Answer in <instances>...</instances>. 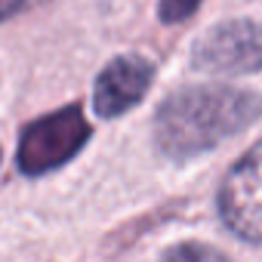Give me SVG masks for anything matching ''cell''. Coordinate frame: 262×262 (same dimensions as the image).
Segmentation results:
<instances>
[{
    "label": "cell",
    "mask_w": 262,
    "mask_h": 262,
    "mask_svg": "<svg viewBox=\"0 0 262 262\" xmlns=\"http://www.w3.org/2000/svg\"><path fill=\"white\" fill-rule=\"evenodd\" d=\"M262 111L253 93L231 86H188L173 93L158 111V145L170 158H194L247 129Z\"/></svg>",
    "instance_id": "obj_1"
},
{
    "label": "cell",
    "mask_w": 262,
    "mask_h": 262,
    "mask_svg": "<svg viewBox=\"0 0 262 262\" xmlns=\"http://www.w3.org/2000/svg\"><path fill=\"white\" fill-rule=\"evenodd\" d=\"M86 136H90V126H86L80 108H65V111H56V114L31 123L19 142L22 173L37 176V173L56 170L59 164H65L68 158H74L80 151Z\"/></svg>",
    "instance_id": "obj_2"
},
{
    "label": "cell",
    "mask_w": 262,
    "mask_h": 262,
    "mask_svg": "<svg viewBox=\"0 0 262 262\" xmlns=\"http://www.w3.org/2000/svg\"><path fill=\"white\" fill-rule=\"evenodd\" d=\"M219 210L234 234L262 244V142L253 145L225 176Z\"/></svg>",
    "instance_id": "obj_3"
},
{
    "label": "cell",
    "mask_w": 262,
    "mask_h": 262,
    "mask_svg": "<svg viewBox=\"0 0 262 262\" xmlns=\"http://www.w3.org/2000/svg\"><path fill=\"white\" fill-rule=\"evenodd\" d=\"M194 65L216 74H250L262 68V28L253 22H225L201 37Z\"/></svg>",
    "instance_id": "obj_4"
},
{
    "label": "cell",
    "mask_w": 262,
    "mask_h": 262,
    "mask_svg": "<svg viewBox=\"0 0 262 262\" xmlns=\"http://www.w3.org/2000/svg\"><path fill=\"white\" fill-rule=\"evenodd\" d=\"M151 77H155V68L142 56H120V59H114L96 80V96H93L96 111L102 117L123 114L126 108H133L145 96Z\"/></svg>",
    "instance_id": "obj_5"
},
{
    "label": "cell",
    "mask_w": 262,
    "mask_h": 262,
    "mask_svg": "<svg viewBox=\"0 0 262 262\" xmlns=\"http://www.w3.org/2000/svg\"><path fill=\"white\" fill-rule=\"evenodd\" d=\"M198 7H201V0H158V13H161V19L170 22V25L188 19Z\"/></svg>",
    "instance_id": "obj_6"
},
{
    "label": "cell",
    "mask_w": 262,
    "mask_h": 262,
    "mask_svg": "<svg viewBox=\"0 0 262 262\" xmlns=\"http://www.w3.org/2000/svg\"><path fill=\"white\" fill-rule=\"evenodd\" d=\"M22 4H25V0H0V22H4L7 16H13Z\"/></svg>",
    "instance_id": "obj_7"
},
{
    "label": "cell",
    "mask_w": 262,
    "mask_h": 262,
    "mask_svg": "<svg viewBox=\"0 0 262 262\" xmlns=\"http://www.w3.org/2000/svg\"><path fill=\"white\" fill-rule=\"evenodd\" d=\"M170 256H219V253H213V250H198V247H179V250H173Z\"/></svg>",
    "instance_id": "obj_8"
}]
</instances>
